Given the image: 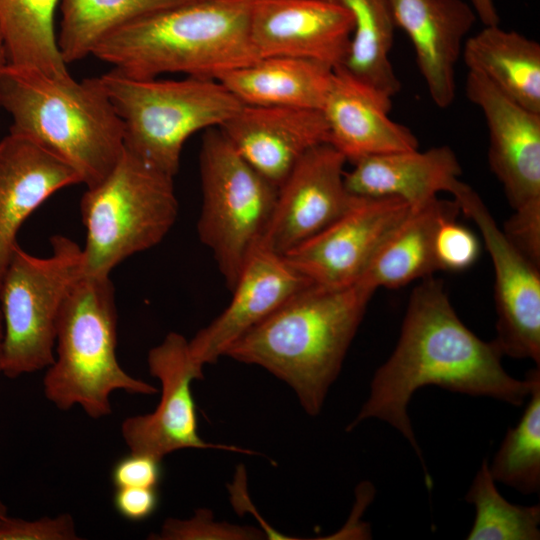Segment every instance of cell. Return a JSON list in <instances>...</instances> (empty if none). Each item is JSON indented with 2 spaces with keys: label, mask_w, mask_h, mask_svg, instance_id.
Returning a JSON list of instances; mask_svg holds the SVG:
<instances>
[{
  "label": "cell",
  "mask_w": 540,
  "mask_h": 540,
  "mask_svg": "<svg viewBox=\"0 0 540 540\" xmlns=\"http://www.w3.org/2000/svg\"><path fill=\"white\" fill-rule=\"evenodd\" d=\"M502 357L494 341L481 340L460 320L443 283L433 275L424 278L411 292L393 353L375 372L369 397L347 430L366 419L385 421L403 435L424 466L408 415L414 392L436 385L521 406L531 380L527 374L523 380L509 375Z\"/></svg>",
  "instance_id": "obj_1"
},
{
  "label": "cell",
  "mask_w": 540,
  "mask_h": 540,
  "mask_svg": "<svg viewBox=\"0 0 540 540\" xmlns=\"http://www.w3.org/2000/svg\"><path fill=\"white\" fill-rule=\"evenodd\" d=\"M375 290L309 284L241 336L226 352L288 384L302 408L317 416Z\"/></svg>",
  "instance_id": "obj_2"
},
{
  "label": "cell",
  "mask_w": 540,
  "mask_h": 540,
  "mask_svg": "<svg viewBox=\"0 0 540 540\" xmlns=\"http://www.w3.org/2000/svg\"><path fill=\"white\" fill-rule=\"evenodd\" d=\"M252 0H200L134 20L91 55L137 79L168 73L218 79L258 60L250 39Z\"/></svg>",
  "instance_id": "obj_3"
},
{
  "label": "cell",
  "mask_w": 540,
  "mask_h": 540,
  "mask_svg": "<svg viewBox=\"0 0 540 540\" xmlns=\"http://www.w3.org/2000/svg\"><path fill=\"white\" fill-rule=\"evenodd\" d=\"M1 106L11 131L27 135L66 160L81 183L103 180L124 151V125L99 77L76 81L6 64L0 77Z\"/></svg>",
  "instance_id": "obj_4"
},
{
  "label": "cell",
  "mask_w": 540,
  "mask_h": 540,
  "mask_svg": "<svg viewBox=\"0 0 540 540\" xmlns=\"http://www.w3.org/2000/svg\"><path fill=\"white\" fill-rule=\"evenodd\" d=\"M117 309L110 276H82L61 308L55 358L43 378L44 395L59 410L78 405L93 419L112 413L116 390L153 395L157 388L119 364Z\"/></svg>",
  "instance_id": "obj_5"
},
{
  "label": "cell",
  "mask_w": 540,
  "mask_h": 540,
  "mask_svg": "<svg viewBox=\"0 0 540 540\" xmlns=\"http://www.w3.org/2000/svg\"><path fill=\"white\" fill-rule=\"evenodd\" d=\"M99 78L123 122L125 149L172 177L188 138L243 106L216 79H137L114 69Z\"/></svg>",
  "instance_id": "obj_6"
},
{
  "label": "cell",
  "mask_w": 540,
  "mask_h": 540,
  "mask_svg": "<svg viewBox=\"0 0 540 540\" xmlns=\"http://www.w3.org/2000/svg\"><path fill=\"white\" fill-rule=\"evenodd\" d=\"M174 177L124 151L80 202L85 275L110 276L126 258L158 245L178 216Z\"/></svg>",
  "instance_id": "obj_7"
},
{
  "label": "cell",
  "mask_w": 540,
  "mask_h": 540,
  "mask_svg": "<svg viewBox=\"0 0 540 540\" xmlns=\"http://www.w3.org/2000/svg\"><path fill=\"white\" fill-rule=\"evenodd\" d=\"M50 242L48 257L31 255L17 244L0 284L1 373L7 378L47 369L53 363L61 308L85 275L82 247L63 235L51 237Z\"/></svg>",
  "instance_id": "obj_8"
},
{
  "label": "cell",
  "mask_w": 540,
  "mask_h": 540,
  "mask_svg": "<svg viewBox=\"0 0 540 540\" xmlns=\"http://www.w3.org/2000/svg\"><path fill=\"white\" fill-rule=\"evenodd\" d=\"M199 168L198 235L231 291L270 220L278 187L247 164L218 127L202 136Z\"/></svg>",
  "instance_id": "obj_9"
},
{
  "label": "cell",
  "mask_w": 540,
  "mask_h": 540,
  "mask_svg": "<svg viewBox=\"0 0 540 540\" xmlns=\"http://www.w3.org/2000/svg\"><path fill=\"white\" fill-rule=\"evenodd\" d=\"M450 194L474 221L492 260L495 275L496 337L503 355L540 364V273L506 237L483 200L458 181Z\"/></svg>",
  "instance_id": "obj_10"
},
{
  "label": "cell",
  "mask_w": 540,
  "mask_h": 540,
  "mask_svg": "<svg viewBox=\"0 0 540 540\" xmlns=\"http://www.w3.org/2000/svg\"><path fill=\"white\" fill-rule=\"evenodd\" d=\"M150 374L161 385V397L155 410L126 418L121 434L132 452L163 459L181 449H219L254 455L256 452L225 444L204 441L198 433L192 382L203 379V366L191 356L188 340L170 332L151 348L147 356Z\"/></svg>",
  "instance_id": "obj_11"
},
{
  "label": "cell",
  "mask_w": 540,
  "mask_h": 540,
  "mask_svg": "<svg viewBox=\"0 0 540 540\" xmlns=\"http://www.w3.org/2000/svg\"><path fill=\"white\" fill-rule=\"evenodd\" d=\"M410 209L398 198L356 196L341 216L283 256L311 284L351 286Z\"/></svg>",
  "instance_id": "obj_12"
},
{
  "label": "cell",
  "mask_w": 540,
  "mask_h": 540,
  "mask_svg": "<svg viewBox=\"0 0 540 540\" xmlns=\"http://www.w3.org/2000/svg\"><path fill=\"white\" fill-rule=\"evenodd\" d=\"M346 162L329 143L309 149L278 187L258 244L284 255L341 216L356 199L345 186Z\"/></svg>",
  "instance_id": "obj_13"
},
{
  "label": "cell",
  "mask_w": 540,
  "mask_h": 540,
  "mask_svg": "<svg viewBox=\"0 0 540 540\" xmlns=\"http://www.w3.org/2000/svg\"><path fill=\"white\" fill-rule=\"evenodd\" d=\"M354 22L327 0H252L250 39L257 57L286 56L341 67Z\"/></svg>",
  "instance_id": "obj_14"
},
{
  "label": "cell",
  "mask_w": 540,
  "mask_h": 540,
  "mask_svg": "<svg viewBox=\"0 0 540 540\" xmlns=\"http://www.w3.org/2000/svg\"><path fill=\"white\" fill-rule=\"evenodd\" d=\"M466 95L486 122L488 162L513 211L540 208V113L514 102L468 72Z\"/></svg>",
  "instance_id": "obj_15"
},
{
  "label": "cell",
  "mask_w": 540,
  "mask_h": 540,
  "mask_svg": "<svg viewBox=\"0 0 540 540\" xmlns=\"http://www.w3.org/2000/svg\"><path fill=\"white\" fill-rule=\"evenodd\" d=\"M309 284L283 255L257 244L231 290L228 306L188 341L191 356L203 367L216 362L241 336Z\"/></svg>",
  "instance_id": "obj_16"
},
{
  "label": "cell",
  "mask_w": 540,
  "mask_h": 540,
  "mask_svg": "<svg viewBox=\"0 0 540 540\" xmlns=\"http://www.w3.org/2000/svg\"><path fill=\"white\" fill-rule=\"evenodd\" d=\"M238 155L279 187L311 148L328 143L321 110L243 105L218 127Z\"/></svg>",
  "instance_id": "obj_17"
},
{
  "label": "cell",
  "mask_w": 540,
  "mask_h": 540,
  "mask_svg": "<svg viewBox=\"0 0 540 540\" xmlns=\"http://www.w3.org/2000/svg\"><path fill=\"white\" fill-rule=\"evenodd\" d=\"M396 28L409 38L434 104L448 108L456 96V65L478 19L463 0H387Z\"/></svg>",
  "instance_id": "obj_18"
},
{
  "label": "cell",
  "mask_w": 540,
  "mask_h": 540,
  "mask_svg": "<svg viewBox=\"0 0 540 540\" xmlns=\"http://www.w3.org/2000/svg\"><path fill=\"white\" fill-rule=\"evenodd\" d=\"M392 98L343 67L335 68L321 109L328 126V143L351 163L418 149L414 133L389 117Z\"/></svg>",
  "instance_id": "obj_19"
},
{
  "label": "cell",
  "mask_w": 540,
  "mask_h": 540,
  "mask_svg": "<svg viewBox=\"0 0 540 540\" xmlns=\"http://www.w3.org/2000/svg\"><path fill=\"white\" fill-rule=\"evenodd\" d=\"M79 183L77 171L37 140L10 130L0 141V284L25 220L55 192Z\"/></svg>",
  "instance_id": "obj_20"
},
{
  "label": "cell",
  "mask_w": 540,
  "mask_h": 540,
  "mask_svg": "<svg viewBox=\"0 0 540 540\" xmlns=\"http://www.w3.org/2000/svg\"><path fill=\"white\" fill-rule=\"evenodd\" d=\"M345 171L344 182L354 196L393 197L411 208L440 192H449L460 180V162L449 146H437L373 155L356 160Z\"/></svg>",
  "instance_id": "obj_21"
},
{
  "label": "cell",
  "mask_w": 540,
  "mask_h": 540,
  "mask_svg": "<svg viewBox=\"0 0 540 540\" xmlns=\"http://www.w3.org/2000/svg\"><path fill=\"white\" fill-rule=\"evenodd\" d=\"M455 199L438 196L413 207L389 234L358 282L377 290L398 288L439 271L435 258V237L439 226L457 218Z\"/></svg>",
  "instance_id": "obj_22"
},
{
  "label": "cell",
  "mask_w": 540,
  "mask_h": 540,
  "mask_svg": "<svg viewBox=\"0 0 540 540\" xmlns=\"http://www.w3.org/2000/svg\"><path fill=\"white\" fill-rule=\"evenodd\" d=\"M333 71L314 60L272 56L228 71L217 80L243 105L321 110Z\"/></svg>",
  "instance_id": "obj_23"
},
{
  "label": "cell",
  "mask_w": 540,
  "mask_h": 540,
  "mask_svg": "<svg viewBox=\"0 0 540 540\" xmlns=\"http://www.w3.org/2000/svg\"><path fill=\"white\" fill-rule=\"evenodd\" d=\"M461 58L522 107L540 113V44L498 25L484 26L464 42Z\"/></svg>",
  "instance_id": "obj_24"
},
{
  "label": "cell",
  "mask_w": 540,
  "mask_h": 540,
  "mask_svg": "<svg viewBox=\"0 0 540 540\" xmlns=\"http://www.w3.org/2000/svg\"><path fill=\"white\" fill-rule=\"evenodd\" d=\"M200 0H60L57 43L64 62L91 55L107 35L139 18Z\"/></svg>",
  "instance_id": "obj_25"
},
{
  "label": "cell",
  "mask_w": 540,
  "mask_h": 540,
  "mask_svg": "<svg viewBox=\"0 0 540 540\" xmlns=\"http://www.w3.org/2000/svg\"><path fill=\"white\" fill-rule=\"evenodd\" d=\"M60 0H0V31L7 64L69 75L57 43L55 12Z\"/></svg>",
  "instance_id": "obj_26"
},
{
  "label": "cell",
  "mask_w": 540,
  "mask_h": 540,
  "mask_svg": "<svg viewBox=\"0 0 540 540\" xmlns=\"http://www.w3.org/2000/svg\"><path fill=\"white\" fill-rule=\"evenodd\" d=\"M327 1L346 9L354 22L349 52L341 67L387 95H396L401 83L390 60L396 26L387 0Z\"/></svg>",
  "instance_id": "obj_27"
},
{
  "label": "cell",
  "mask_w": 540,
  "mask_h": 540,
  "mask_svg": "<svg viewBox=\"0 0 540 540\" xmlns=\"http://www.w3.org/2000/svg\"><path fill=\"white\" fill-rule=\"evenodd\" d=\"M527 375L531 380L529 402L517 425L508 429L489 470L495 482L529 495L540 490L539 366Z\"/></svg>",
  "instance_id": "obj_28"
},
{
  "label": "cell",
  "mask_w": 540,
  "mask_h": 540,
  "mask_svg": "<svg viewBox=\"0 0 540 540\" xmlns=\"http://www.w3.org/2000/svg\"><path fill=\"white\" fill-rule=\"evenodd\" d=\"M465 500L476 509L467 540L540 539V505L522 506L508 502L496 488L486 459L474 477Z\"/></svg>",
  "instance_id": "obj_29"
},
{
  "label": "cell",
  "mask_w": 540,
  "mask_h": 540,
  "mask_svg": "<svg viewBox=\"0 0 540 540\" xmlns=\"http://www.w3.org/2000/svg\"><path fill=\"white\" fill-rule=\"evenodd\" d=\"M264 532L252 526H240L214 519L211 510L202 508L189 519L168 518L161 529L148 538L155 540H257Z\"/></svg>",
  "instance_id": "obj_30"
},
{
  "label": "cell",
  "mask_w": 540,
  "mask_h": 540,
  "mask_svg": "<svg viewBox=\"0 0 540 540\" xmlns=\"http://www.w3.org/2000/svg\"><path fill=\"white\" fill-rule=\"evenodd\" d=\"M478 237L455 219L445 220L435 237V258L439 270L462 271L471 267L480 255Z\"/></svg>",
  "instance_id": "obj_31"
},
{
  "label": "cell",
  "mask_w": 540,
  "mask_h": 540,
  "mask_svg": "<svg viewBox=\"0 0 540 540\" xmlns=\"http://www.w3.org/2000/svg\"><path fill=\"white\" fill-rule=\"evenodd\" d=\"M80 539L69 513L36 520L10 518L0 522V540H76Z\"/></svg>",
  "instance_id": "obj_32"
},
{
  "label": "cell",
  "mask_w": 540,
  "mask_h": 540,
  "mask_svg": "<svg viewBox=\"0 0 540 540\" xmlns=\"http://www.w3.org/2000/svg\"><path fill=\"white\" fill-rule=\"evenodd\" d=\"M162 460L152 455L132 452L119 458L111 469V481L115 488L157 487L163 468Z\"/></svg>",
  "instance_id": "obj_33"
},
{
  "label": "cell",
  "mask_w": 540,
  "mask_h": 540,
  "mask_svg": "<svg viewBox=\"0 0 540 540\" xmlns=\"http://www.w3.org/2000/svg\"><path fill=\"white\" fill-rule=\"evenodd\" d=\"M502 231L522 254L540 265V208L514 211Z\"/></svg>",
  "instance_id": "obj_34"
},
{
  "label": "cell",
  "mask_w": 540,
  "mask_h": 540,
  "mask_svg": "<svg viewBox=\"0 0 540 540\" xmlns=\"http://www.w3.org/2000/svg\"><path fill=\"white\" fill-rule=\"evenodd\" d=\"M160 495L157 487L115 488L113 506L128 521L139 522L150 518L158 509Z\"/></svg>",
  "instance_id": "obj_35"
},
{
  "label": "cell",
  "mask_w": 540,
  "mask_h": 540,
  "mask_svg": "<svg viewBox=\"0 0 540 540\" xmlns=\"http://www.w3.org/2000/svg\"><path fill=\"white\" fill-rule=\"evenodd\" d=\"M470 5L484 26L499 24L500 17L493 0H470Z\"/></svg>",
  "instance_id": "obj_36"
},
{
  "label": "cell",
  "mask_w": 540,
  "mask_h": 540,
  "mask_svg": "<svg viewBox=\"0 0 540 540\" xmlns=\"http://www.w3.org/2000/svg\"><path fill=\"white\" fill-rule=\"evenodd\" d=\"M6 64H7L6 50H5L4 40L0 31V77H1V72L3 68L6 66ZM0 106H1V94H0Z\"/></svg>",
  "instance_id": "obj_37"
},
{
  "label": "cell",
  "mask_w": 540,
  "mask_h": 540,
  "mask_svg": "<svg viewBox=\"0 0 540 540\" xmlns=\"http://www.w3.org/2000/svg\"><path fill=\"white\" fill-rule=\"evenodd\" d=\"M3 334H4L3 319H2V314H1V310H0V374H2L1 373V363H2Z\"/></svg>",
  "instance_id": "obj_38"
},
{
  "label": "cell",
  "mask_w": 540,
  "mask_h": 540,
  "mask_svg": "<svg viewBox=\"0 0 540 540\" xmlns=\"http://www.w3.org/2000/svg\"><path fill=\"white\" fill-rule=\"evenodd\" d=\"M8 517L6 505L0 500V522Z\"/></svg>",
  "instance_id": "obj_39"
}]
</instances>
